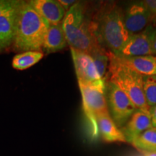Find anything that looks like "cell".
Masks as SVG:
<instances>
[{"label": "cell", "instance_id": "obj_1", "mask_svg": "<svg viewBox=\"0 0 156 156\" xmlns=\"http://www.w3.org/2000/svg\"><path fill=\"white\" fill-rule=\"evenodd\" d=\"M50 25L36 10L30 1H21L15 25L14 43L15 52L42 51L44 38Z\"/></svg>", "mask_w": 156, "mask_h": 156}, {"label": "cell", "instance_id": "obj_2", "mask_svg": "<svg viewBox=\"0 0 156 156\" xmlns=\"http://www.w3.org/2000/svg\"><path fill=\"white\" fill-rule=\"evenodd\" d=\"M93 33L98 44L116 54L129 38L124 22V12L116 4H105L92 20Z\"/></svg>", "mask_w": 156, "mask_h": 156}, {"label": "cell", "instance_id": "obj_3", "mask_svg": "<svg viewBox=\"0 0 156 156\" xmlns=\"http://www.w3.org/2000/svg\"><path fill=\"white\" fill-rule=\"evenodd\" d=\"M62 24L70 48L90 54L99 44L83 3L77 2L66 12Z\"/></svg>", "mask_w": 156, "mask_h": 156}, {"label": "cell", "instance_id": "obj_4", "mask_svg": "<svg viewBox=\"0 0 156 156\" xmlns=\"http://www.w3.org/2000/svg\"><path fill=\"white\" fill-rule=\"evenodd\" d=\"M108 79L117 85L135 105L137 109L150 112L142 87V75L124 65L116 55L108 51Z\"/></svg>", "mask_w": 156, "mask_h": 156}, {"label": "cell", "instance_id": "obj_5", "mask_svg": "<svg viewBox=\"0 0 156 156\" xmlns=\"http://www.w3.org/2000/svg\"><path fill=\"white\" fill-rule=\"evenodd\" d=\"M83 99V111L93 138L99 135L97 116L109 114L106 98V87L79 85Z\"/></svg>", "mask_w": 156, "mask_h": 156}, {"label": "cell", "instance_id": "obj_6", "mask_svg": "<svg viewBox=\"0 0 156 156\" xmlns=\"http://www.w3.org/2000/svg\"><path fill=\"white\" fill-rule=\"evenodd\" d=\"M106 98L111 118L119 128H122L137 108L119 87L108 80H106Z\"/></svg>", "mask_w": 156, "mask_h": 156}, {"label": "cell", "instance_id": "obj_7", "mask_svg": "<svg viewBox=\"0 0 156 156\" xmlns=\"http://www.w3.org/2000/svg\"><path fill=\"white\" fill-rule=\"evenodd\" d=\"M70 49L79 85L106 87V80L99 76L91 56L80 51Z\"/></svg>", "mask_w": 156, "mask_h": 156}, {"label": "cell", "instance_id": "obj_8", "mask_svg": "<svg viewBox=\"0 0 156 156\" xmlns=\"http://www.w3.org/2000/svg\"><path fill=\"white\" fill-rule=\"evenodd\" d=\"M156 36V26L150 25L145 30L129 37L124 47L116 56H142L154 55L153 46Z\"/></svg>", "mask_w": 156, "mask_h": 156}, {"label": "cell", "instance_id": "obj_9", "mask_svg": "<svg viewBox=\"0 0 156 156\" xmlns=\"http://www.w3.org/2000/svg\"><path fill=\"white\" fill-rule=\"evenodd\" d=\"M124 22L126 30L131 36L142 32L151 25L153 17L144 1L134 2L124 12Z\"/></svg>", "mask_w": 156, "mask_h": 156}, {"label": "cell", "instance_id": "obj_10", "mask_svg": "<svg viewBox=\"0 0 156 156\" xmlns=\"http://www.w3.org/2000/svg\"><path fill=\"white\" fill-rule=\"evenodd\" d=\"M17 1L14 7L0 16V52L11 50L14 43L15 25L19 6Z\"/></svg>", "mask_w": 156, "mask_h": 156}, {"label": "cell", "instance_id": "obj_11", "mask_svg": "<svg viewBox=\"0 0 156 156\" xmlns=\"http://www.w3.org/2000/svg\"><path fill=\"white\" fill-rule=\"evenodd\" d=\"M153 128L151 115L149 112L137 109L126 124L121 129L126 142L132 143L146 130Z\"/></svg>", "mask_w": 156, "mask_h": 156}, {"label": "cell", "instance_id": "obj_12", "mask_svg": "<svg viewBox=\"0 0 156 156\" xmlns=\"http://www.w3.org/2000/svg\"><path fill=\"white\" fill-rule=\"evenodd\" d=\"M36 10L46 20L50 25L62 23L65 16V9L55 0H33L30 1Z\"/></svg>", "mask_w": 156, "mask_h": 156}, {"label": "cell", "instance_id": "obj_13", "mask_svg": "<svg viewBox=\"0 0 156 156\" xmlns=\"http://www.w3.org/2000/svg\"><path fill=\"white\" fill-rule=\"evenodd\" d=\"M116 56L120 63L141 75H156V55Z\"/></svg>", "mask_w": 156, "mask_h": 156}, {"label": "cell", "instance_id": "obj_14", "mask_svg": "<svg viewBox=\"0 0 156 156\" xmlns=\"http://www.w3.org/2000/svg\"><path fill=\"white\" fill-rule=\"evenodd\" d=\"M67 45L62 23L50 25L45 36L42 51L46 54L54 53L65 48Z\"/></svg>", "mask_w": 156, "mask_h": 156}, {"label": "cell", "instance_id": "obj_15", "mask_svg": "<svg viewBox=\"0 0 156 156\" xmlns=\"http://www.w3.org/2000/svg\"><path fill=\"white\" fill-rule=\"evenodd\" d=\"M98 133L106 142H126L121 129L111 118L110 114H101L97 116Z\"/></svg>", "mask_w": 156, "mask_h": 156}, {"label": "cell", "instance_id": "obj_16", "mask_svg": "<svg viewBox=\"0 0 156 156\" xmlns=\"http://www.w3.org/2000/svg\"><path fill=\"white\" fill-rule=\"evenodd\" d=\"M42 51H29L17 54L13 58L12 67L18 70L28 69L40 61L44 57Z\"/></svg>", "mask_w": 156, "mask_h": 156}, {"label": "cell", "instance_id": "obj_17", "mask_svg": "<svg viewBox=\"0 0 156 156\" xmlns=\"http://www.w3.org/2000/svg\"><path fill=\"white\" fill-rule=\"evenodd\" d=\"M136 149L144 153L156 152V129L151 128L146 130L132 142Z\"/></svg>", "mask_w": 156, "mask_h": 156}, {"label": "cell", "instance_id": "obj_18", "mask_svg": "<svg viewBox=\"0 0 156 156\" xmlns=\"http://www.w3.org/2000/svg\"><path fill=\"white\" fill-rule=\"evenodd\" d=\"M90 55L93 58L99 76L102 79L106 80L107 69L108 68L109 64L108 51L105 49L101 45L98 44L93 48L90 53Z\"/></svg>", "mask_w": 156, "mask_h": 156}, {"label": "cell", "instance_id": "obj_19", "mask_svg": "<svg viewBox=\"0 0 156 156\" xmlns=\"http://www.w3.org/2000/svg\"><path fill=\"white\" fill-rule=\"evenodd\" d=\"M142 87L148 107L156 105V75H142Z\"/></svg>", "mask_w": 156, "mask_h": 156}, {"label": "cell", "instance_id": "obj_20", "mask_svg": "<svg viewBox=\"0 0 156 156\" xmlns=\"http://www.w3.org/2000/svg\"><path fill=\"white\" fill-rule=\"evenodd\" d=\"M17 2L16 0H0V16L12 8Z\"/></svg>", "mask_w": 156, "mask_h": 156}, {"label": "cell", "instance_id": "obj_21", "mask_svg": "<svg viewBox=\"0 0 156 156\" xmlns=\"http://www.w3.org/2000/svg\"><path fill=\"white\" fill-rule=\"evenodd\" d=\"M145 5H147V8L151 11L153 17V22L156 21V0H145Z\"/></svg>", "mask_w": 156, "mask_h": 156}, {"label": "cell", "instance_id": "obj_22", "mask_svg": "<svg viewBox=\"0 0 156 156\" xmlns=\"http://www.w3.org/2000/svg\"><path fill=\"white\" fill-rule=\"evenodd\" d=\"M58 2L61 4L65 11L67 12L77 2L74 0H58Z\"/></svg>", "mask_w": 156, "mask_h": 156}, {"label": "cell", "instance_id": "obj_23", "mask_svg": "<svg viewBox=\"0 0 156 156\" xmlns=\"http://www.w3.org/2000/svg\"><path fill=\"white\" fill-rule=\"evenodd\" d=\"M150 114L151 115L153 127L156 129V105L150 108Z\"/></svg>", "mask_w": 156, "mask_h": 156}, {"label": "cell", "instance_id": "obj_24", "mask_svg": "<svg viewBox=\"0 0 156 156\" xmlns=\"http://www.w3.org/2000/svg\"><path fill=\"white\" fill-rule=\"evenodd\" d=\"M153 54H154V55H156V36H155V40H154L153 46Z\"/></svg>", "mask_w": 156, "mask_h": 156}, {"label": "cell", "instance_id": "obj_25", "mask_svg": "<svg viewBox=\"0 0 156 156\" xmlns=\"http://www.w3.org/2000/svg\"><path fill=\"white\" fill-rule=\"evenodd\" d=\"M145 155L144 156H156V152L154 153H144Z\"/></svg>", "mask_w": 156, "mask_h": 156}]
</instances>
